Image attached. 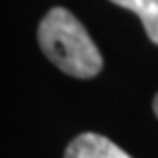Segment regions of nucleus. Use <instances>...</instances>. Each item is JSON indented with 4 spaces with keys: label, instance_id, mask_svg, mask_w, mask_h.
I'll use <instances>...</instances> for the list:
<instances>
[{
    "label": "nucleus",
    "instance_id": "1",
    "mask_svg": "<svg viewBox=\"0 0 158 158\" xmlns=\"http://www.w3.org/2000/svg\"><path fill=\"white\" fill-rule=\"evenodd\" d=\"M38 42L44 55L71 76L92 78L103 67L101 53L88 31L65 8H53L42 19Z\"/></svg>",
    "mask_w": 158,
    "mask_h": 158
},
{
    "label": "nucleus",
    "instance_id": "2",
    "mask_svg": "<svg viewBox=\"0 0 158 158\" xmlns=\"http://www.w3.org/2000/svg\"><path fill=\"white\" fill-rule=\"evenodd\" d=\"M65 158H131L118 145L99 133H82L67 147Z\"/></svg>",
    "mask_w": 158,
    "mask_h": 158
},
{
    "label": "nucleus",
    "instance_id": "3",
    "mask_svg": "<svg viewBox=\"0 0 158 158\" xmlns=\"http://www.w3.org/2000/svg\"><path fill=\"white\" fill-rule=\"evenodd\" d=\"M110 2L137 14L149 38L158 46V0H110Z\"/></svg>",
    "mask_w": 158,
    "mask_h": 158
},
{
    "label": "nucleus",
    "instance_id": "4",
    "mask_svg": "<svg viewBox=\"0 0 158 158\" xmlns=\"http://www.w3.org/2000/svg\"><path fill=\"white\" fill-rule=\"evenodd\" d=\"M152 107H154V114L158 116V95L154 97V103H152Z\"/></svg>",
    "mask_w": 158,
    "mask_h": 158
}]
</instances>
